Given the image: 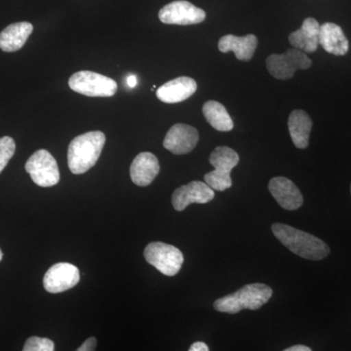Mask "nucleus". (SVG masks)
<instances>
[{
	"instance_id": "f257e3e1",
	"label": "nucleus",
	"mask_w": 351,
	"mask_h": 351,
	"mask_svg": "<svg viewBox=\"0 0 351 351\" xmlns=\"http://www.w3.org/2000/svg\"><path fill=\"white\" fill-rule=\"evenodd\" d=\"M272 232L277 239L295 255L306 260L320 261L330 254L329 246L313 234L284 223H274Z\"/></svg>"
},
{
	"instance_id": "f03ea898",
	"label": "nucleus",
	"mask_w": 351,
	"mask_h": 351,
	"mask_svg": "<svg viewBox=\"0 0 351 351\" xmlns=\"http://www.w3.org/2000/svg\"><path fill=\"white\" fill-rule=\"evenodd\" d=\"M106 144L101 131L87 132L77 136L69 145L68 164L73 174L82 175L94 167Z\"/></svg>"
},
{
	"instance_id": "7ed1b4c3",
	"label": "nucleus",
	"mask_w": 351,
	"mask_h": 351,
	"mask_svg": "<svg viewBox=\"0 0 351 351\" xmlns=\"http://www.w3.org/2000/svg\"><path fill=\"white\" fill-rule=\"evenodd\" d=\"M272 293V289L265 284H248L237 292L217 300L214 308L228 314L239 313L242 309L257 311L269 301Z\"/></svg>"
},
{
	"instance_id": "20e7f679",
	"label": "nucleus",
	"mask_w": 351,
	"mask_h": 351,
	"mask_svg": "<svg viewBox=\"0 0 351 351\" xmlns=\"http://www.w3.org/2000/svg\"><path fill=\"white\" fill-rule=\"evenodd\" d=\"M210 163L215 170L204 176L205 182L214 191H225L232 186L230 172L239 162L237 152L228 147H218L212 152Z\"/></svg>"
},
{
	"instance_id": "39448f33",
	"label": "nucleus",
	"mask_w": 351,
	"mask_h": 351,
	"mask_svg": "<svg viewBox=\"0 0 351 351\" xmlns=\"http://www.w3.org/2000/svg\"><path fill=\"white\" fill-rule=\"evenodd\" d=\"M69 88L87 97H112L117 92V83L108 76L82 71L73 73L69 80Z\"/></svg>"
},
{
	"instance_id": "423d86ee",
	"label": "nucleus",
	"mask_w": 351,
	"mask_h": 351,
	"mask_svg": "<svg viewBox=\"0 0 351 351\" xmlns=\"http://www.w3.org/2000/svg\"><path fill=\"white\" fill-rule=\"evenodd\" d=\"M145 261L166 276H174L181 269L184 255L173 245L152 242L145 247Z\"/></svg>"
},
{
	"instance_id": "0eeeda50",
	"label": "nucleus",
	"mask_w": 351,
	"mask_h": 351,
	"mask_svg": "<svg viewBox=\"0 0 351 351\" xmlns=\"http://www.w3.org/2000/svg\"><path fill=\"white\" fill-rule=\"evenodd\" d=\"M313 61L304 51L293 48L283 54H272L267 57V68L270 75L276 80H290L298 69L311 68Z\"/></svg>"
},
{
	"instance_id": "6e6552de",
	"label": "nucleus",
	"mask_w": 351,
	"mask_h": 351,
	"mask_svg": "<svg viewBox=\"0 0 351 351\" xmlns=\"http://www.w3.org/2000/svg\"><path fill=\"white\" fill-rule=\"evenodd\" d=\"M25 167L32 181L39 186L49 188L56 186L60 182V170L56 159L46 149L34 152Z\"/></svg>"
},
{
	"instance_id": "1a4fd4ad",
	"label": "nucleus",
	"mask_w": 351,
	"mask_h": 351,
	"mask_svg": "<svg viewBox=\"0 0 351 351\" xmlns=\"http://www.w3.org/2000/svg\"><path fill=\"white\" fill-rule=\"evenodd\" d=\"M158 17L166 25H196L205 20L206 13L191 2L177 0L161 8Z\"/></svg>"
},
{
	"instance_id": "9d476101",
	"label": "nucleus",
	"mask_w": 351,
	"mask_h": 351,
	"mask_svg": "<svg viewBox=\"0 0 351 351\" xmlns=\"http://www.w3.org/2000/svg\"><path fill=\"white\" fill-rule=\"evenodd\" d=\"M80 279V269L75 265L69 263H56L44 276V289L52 294L63 293L77 285Z\"/></svg>"
},
{
	"instance_id": "9b49d317",
	"label": "nucleus",
	"mask_w": 351,
	"mask_h": 351,
	"mask_svg": "<svg viewBox=\"0 0 351 351\" xmlns=\"http://www.w3.org/2000/svg\"><path fill=\"white\" fill-rule=\"evenodd\" d=\"M199 141V135L195 127L178 123L173 125L166 134L163 145L172 154L182 156L193 152Z\"/></svg>"
},
{
	"instance_id": "f8f14e48",
	"label": "nucleus",
	"mask_w": 351,
	"mask_h": 351,
	"mask_svg": "<svg viewBox=\"0 0 351 351\" xmlns=\"http://www.w3.org/2000/svg\"><path fill=\"white\" fill-rule=\"evenodd\" d=\"M214 197V189L206 182L193 181L176 189L172 196V204L175 210L181 212L193 203L205 204Z\"/></svg>"
},
{
	"instance_id": "ddd939ff",
	"label": "nucleus",
	"mask_w": 351,
	"mask_h": 351,
	"mask_svg": "<svg viewBox=\"0 0 351 351\" xmlns=\"http://www.w3.org/2000/svg\"><path fill=\"white\" fill-rule=\"evenodd\" d=\"M269 189L274 199L286 210L299 209L304 203V197L297 186L285 177H276L270 180Z\"/></svg>"
},
{
	"instance_id": "4468645a",
	"label": "nucleus",
	"mask_w": 351,
	"mask_h": 351,
	"mask_svg": "<svg viewBox=\"0 0 351 351\" xmlns=\"http://www.w3.org/2000/svg\"><path fill=\"white\" fill-rule=\"evenodd\" d=\"M197 90L195 80L188 76H181L170 80L156 91V97L166 104H177L188 100Z\"/></svg>"
},
{
	"instance_id": "2eb2a0df",
	"label": "nucleus",
	"mask_w": 351,
	"mask_h": 351,
	"mask_svg": "<svg viewBox=\"0 0 351 351\" xmlns=\"http://www.w3.org/2000/svg\"><path fill=\"white\" fill-rule=\"evenodd\" d=\"M160 171L158 159L152 152L138 154L131 164L132 182L138 186H149Z\"/></svg>"
},
{
	"instance_id": "dca6fc26",
	"label": "nucleus",
	"mask_w": 351,
	"mask_h": 351,
	"mask_svg": "<svg viewBox=\"0 0 351 351\" xmlns=\"http://www.w3.org/2000/svg\"><path fill=\"white\" fill-rule=\"evenodd\" d=\"M320 25L313 18L304 21L301 29L289 36V43L294 48L306 53H313L319 45Z\"/></svg>"
},
{
	"instance_id": "f3484780",
	"label": "nucleus",
	"mask_w": 351,
	"mask_h": 351,
	"mask_svg": "<svg viewBox=\"0 0 351 351\" xmlns=\"http://www.w3.org/2000/svg\"><path fill=\"white\" fill-rule=\"evenodd\" d=\"M258 38L254 34L246 36H235L232 34L223 36L219 40V50L223 53L232 51L239 61L248 62L252 60L257 49Z\"/></svg>"
},
{
	"instance_id": "a211bd4d",
	"label": "nucleus",
	"mask_w": 351,
	"mask_h": 351,
	"mask_svg": "<svg viewBox=\"0 0 351 351\" xmlns=\"http://www.w3.org/2000/svg\"><path fill=\"white\" fill-rule=\"evenodd\" d=\"M319 44L326 52L336 56H343L350 48V43L341 27L332 23L320 25Z\"/></svg>"
},
{
	"instance_id": "6ab92c4d",
	"label": "nucleus",
	"mask_w": 351,
	"mask_h": 351,
	"mask_svg": "<svg viewBox=\"0 0 351 351\" xmlns=\"http://www.w3.org/2000/svg\"><path fill=\"white\" fill-rule=\"evenodd\" d=\"M34 31V25L29 22L9 25L0 32V49L4 52H16L27 43Z\"/></svg>"
},
{
	"instance_id": "aec40b11",
	"label": "nucleus",
	"mask_w": 351,
	"mask_h": 351,
	"mask_svg": "<svg viewBox=\"0 0 351 351\" xmlns=\"http://www.w3.org/2000/svg\"><path fill=\"white\" fill-rule=\"evenodd\" d=\"M288 128L295 147L301 149H306L313 129V120L306 112L302 110H293L289 117Z\"/></svg>"
},
{
	"instance_id": "412c9836",
	"label": "nucleus",
	"mask_w": 351,
	"mask_h": 351,
	"mask_svg": "<svg viewBox=\"0 0 351 351\" xmlns=\"http://www.w3.org/2000/svg\"><path fill=\"white\" fill-rule=\"evenodd\" d=\"M203 114L208 123L221 132L232 130L233 121L226 108L216 101H208L202 108Z\"/></svg>"
},
{
	"instance_id": "4be33fe9",
	"label": "nucleus",
	"mask_w": 351,
	"mask_h": 351,
	"mask_svg": "<svg viewBox=\"0 0 351 351\" xmlns=\"http://www.w3.org/2000/svg\"><path fill=\"white\" fill-rule=\"evenodd\" d=\"M16 151L15 141L5 136L0 138V173L6 167Z\"/></svg>"
},
{
	"instance_id": "5701e85b",
	"label": "nucleus",
	"mask_w": 351,
	"mask_h": 351,
	"mask_svg": "<svg viewBox=\"0 0 351 351\" xmlns=\"http://www.w3.org/2000/svg\"><path fill=\"white\" fill-rule=\"evenodd\" d=\"M24 351H53L55 350V345L52 341L46 338L32 337L25 341Z\"/></svg>"
},
{
	"instance_id": "b1692460",
	"label": "nucleus",
	"mask_w": 351,
	"mask_h": 351,
	"mask_svg": "<svg viewBox=\"0 0 351 351\" xmlns=\"http://www.w3.org/2000/svg\"><path fill=\"white\" fill-rule=\"evenodd\" d=\"M97 348V339L92 337L89 338L82 343L80 348H77L78 351H93L96 350Z\"/></svg>"
},
{
	"instance_id": "393cba45",
	"label": "nucleus",
	"mask_w": 351,
	"mask_h": 351,
	"mask_svg": "<svg viewBox=\"0 0 351 351\" xmlns=\"http://www.w3.org/2000/svg\"><path fill=\"white\" fill-rule=\"evenodd\" d=\"M189 351H208L209 350V348H208L206 343H202V341H197V343H193V346L189 348Z\"/></svg>"
},
{
	"instance_id": "a878e982",
	"label": "nucleus",
	"mask_w": 351,
	"mask_h": 351,
	"mask_svg": "<svg viewBox=\"0 0 351 351\" xmlns=\"http://www.w3.org/2000/svg\"><path fill=\"white\" fill-rule=\"evenodd\" d=\"M126 83H127V86H128L129 88H134V87L137 86V84H138L137 76H136L135 75H130L127 76Z\"/></svg>"
},
{
	"instance_id": "bb28decb",
	"label": "nucleus",
	"mask_w": 351,
	"mask_h": 351,
	"mask_svg": "<svg viewBox=\"0 0 351 351\" xmlns=\"http://www.w3.org/2000/svg\"><path fill=\"white\" fill-rule=\"evenodd\" d=\"M285 351H311V348L308 346L298 345L286 348Z\"/></svg>"
},
{
	"instance_id": "cd10ccee",
	"label": "nucleus",
	"mask_w": 351,
	"mask_h": 351,
	"mask_svg": "<svg viewBox=\"0 0 351 351\" xmlns=\"http://www.w3.org/2000/svg\"><path fill=\"white\" fill-rule=\"evenodd\" d=\"M2 258H3V254H2V251L0 250V262H1Z\"/></svg>"
},
{
	"instance_id": "c85d7f7f",
	"label": "nucleus",
	"mask_w": 351,
	"mask_h": 351,
	"mask_svg": "<svg viewBox=\"0 0 351 351\" xmlns=\"http://www.w3.org/2000/svg\"><path fill=\"white\" fill-rule=\"evenodd\" d=\"M350 191H351V188H350Z\"/></svg>"
}]
</instances>
